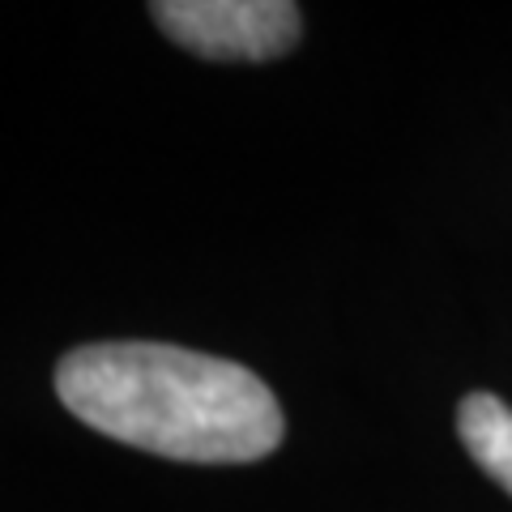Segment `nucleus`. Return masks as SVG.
Here are the masks:
<instances>
[{
	"label": "nucleus",
	"instance_id": "obj_1",
	"mask_svg": "<svg viewBox=\"0 0 512 512\" xmlns=\"http://www.w3.org/2000/svg\"><path fill=\"white\" fill-rule=\"evenodd\" d=\"M56 397L107 440L188 466H248L286 436L269 384L171 342H90L56 363Z\"/></svg>",
	"mask_w": 512,
	"mask_h": 512
},
{
	"label": "nucleus",
	"instance_id": "obj_2",
	"mask_svg": "<svg viewBox=\"0 0 512 512\" xmlns=\"http://www.w3.org/2000/svg\"><path fill=\"white\" fill-rule=\"evenodd\" d=\"M150 18L184 52L218 64L278 60L303 30V13L291 0H158Z\"/></svg>",
	"mask_w": 512,
	"mask_h": 512
},
{
	"label": "nucleus",
	"instance_id": "obj_3",
	"mask_svg": "<svg viewBox=\"0 0 512 512\" xmlns=\"http://www.w3.org/2000/svg\"><path fill=\"white\" fill-rule=\"evenodd\" d=\"M457 436L478 470L512 495V406L495 393H466L457 406Z\"/></svg>",
	"mask_w": 512,
	"mask_h": 512
}]
</instances>
